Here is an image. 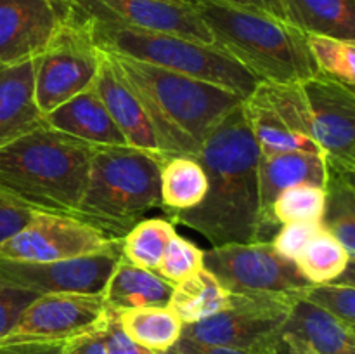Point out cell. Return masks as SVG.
Listing matches in <instances>:
<instances>
[{
	"mask_svg": "<svg viewBox=\"0 0 355 354\" xmlns=\"http://www.w3.org/2000/svg\"><path fill=\"white\" fill-rule=\"evenodd\" d=\"M322 229L321 222L315 221H293L284 222L277 228L276 235L270 239L274 250L288 260L297 259L298 253L305 248L309 242Z\"/></svg>",
	"mask_w": 355,
	"mask_h": 354,
	"instance_id": "34",
	"label": "cell"
},
{
	"mask_svg": "<svg viewBox=\"0 0 355 354\" xmlns=\"http://www.w3.org/2000/svg\"><path fill=\"white\" fill-rule=\"evenodd\" d=\"M37 297L38 295L33 292L0 285V339H3L12 330L21 312Z\"/></svg>",
	"mask_w": 355,
	"mask_h": 354,
	"instance_id": "36",
	"label": "cell"
},
{
	"mask_svg": "<svg viewBox=\"0 0 355 354\" xmlns=\"http://www.w3.org/2000/svg\"><path fill=\"white\" fill-rule=\"evenodd\" d=\"M120 255V252H104L52 262L0 259V285L37 295L101 294Z\"/></svg>",
	"mask_w": 355,
	"mask_h": 354,
	"instance_id": "14",
	"label": "cell"
},
{
	"mask_svg": "<svg viewBox=\"0 0 355 354\" xmlns=\"http://www.w3.org/2000/svg\"><path fill=\"white\" fill-rule=\"evenodd\" d=\"M173 347L182 354H262V353H250V351H243V349H234V347L210 346V344L194 342V340L186 339V337H180Z\"/></svg>",
	"mask_w": 355,
	"mask_h": 354,
	"instance_id": "41",
	"label": "cell"
},
{
	"mask_svg": "<svg viewBox=\"0 0 355 354\" xmlns=\"http://www.w3.org/2000/svg\"><path fill=\"white\" fill-rule=\"evenodd\" d=\"M110 307L103 294L38 295L0 344L68 342L106 326Z\"/></svg>",
	"mask_w": 355,
	"mask_h": 354,
	"instance_id": "11",
	"label": "cell"
},
{
	"mask_svg": "<svg viewBox=\"0 0 355 354\" xmlns=\"http://www.w3.org/2000/svg\"><path fill=\"white\" fill-rule=\"evenodd\" d=\"M111 56L141 101L165 158H198L208 134L243 103L238 94L215 83L123 56Z\"/></svg>",
	"mask_w": 355,
	"mask_h": 354,
	"instance_id": "2",
	"label": "cell"
},
{
	"mask_svg": "<svg viewBox=\"0 0 355 354\" xmlns=\"http://www.w3.org/2000/svg\"><path fill=\"white\" fill-rule=\"evenodd\" d=\"M116 318L132 340L155 353L172 349L182 335V321L168 305L123 309Z\"/></svg>",
	"mask_w": 355,
	"mask_h": 354,
	"instance_id": "26",
	"label": "cell"
},
{
	"mask_svg": "<svg viewBox=\"0 0 355 354\" xmlns=\"http://www.w3.org/2000/svg\"><path fill=\"white\" fill-rule=\"evenodd\" d=\"M35 97V58L0 68V148L42 127Z\"/></svg>",
	"mask_w": 355,
	"mask_h": 354,
	"instance_id": "18",
	"label": "cell"
},
{
	"mask_svg": "<svg viewBox=\"0 0 355 354\" xmlns=\"http://www.w3.org/2000/svg\"><path fill=\"white\" fill-rule=\"evenodd\" d=\"M324 187L300 184L283 191L272 205V217L277 226L293 221L321 222L324 214Z\"/></svg>",
	"mask_w": 355,
	"mask_h": 354,
	"instance_id": "31",
	"label": "cell"
},
{
	"mask_svg": "<svg viewBox=\"0 0 355 354\" xmlns=\"http://www.w3.org/2000/svg\"><path fill=\"white\" fill-rule=\"evenodd\" d=\"M203 267L231 294L302 292L311 285L293 260L281 257L270 242L211 246L205 252Z\"/></svg>",
	"mask_w": 355,
	"mask_h": 354,
	"instance_id": "10",
	"label": "cell"
},
{
	"mask_svg": "<svg viewBox=\"0 0 355 354\" xmlns=\"http://www.w3.org/2000/svg\"><path fill=\"white\" fill-rule=\"evenodd\" d=\"M312 121V139L326 165L355 174V92L318 71L300 83Z\"/></svg>",
	"mask_w": 355,
	"mask_h": 354,
	"instance_id": "12",
	"label": "cell"
},
{
	"mask_svg": "<svg viewBox=\"0 0 355 354\" xmlns=\"http://www.w3.org/2000/svg\"><path fill=\"white\" fill-rule=\"evenodd\" d=\"M177 235L175 226L166 219H141L121 238L120 253L123 259L142 269L156 271L170 239Z\"/></svg>",
	"mask_w": 355,
	"mask_h": 354,
	"instance_id": "28",
	"label": "cell"
},
{
	"mask_svg": "<svg viewBox=\"0 0 355 354\" xmlns=\"http://www.w3.org/2000/svg\"><path fill=\"white\" fill-rule=\"evenodd\" d=\"M99 62L101 49L94 44L78 9L75 19L35 58V97L42 115L92 87Z\"/></svg>",
	"mask_w": 355,
	"mask_h": 354,
	"instance_id": "8",
	"label": "cell"
},
{
	"mask_svg": "<svg viewBox=\"0 0 355 354\" xmlns=\"http://www.w3.org/2000/svg\"><path fill=\"white\" fill-rule=\"evenodd\" d=\"M173 285L155 271L134 266L120 255L103 288V297L113 311L168 305Z\"/></svg>",
	"mask_w": 355,
	"mask_h": 354,
	"instance_id": "21",
	"label": "cell"
},
{
	"mask_svg": "<svg viewBox=\"0 0 355 354\" xmlns=\"http://www.w3.org/2000/svg\"><path fill=\"white\" fill-rule=\"evenodd\" d=\"M227 305L229 292L205 267L187 280L173 285L168 301V307L179 316L182 325L203 321L224 311Z\"/></svg>",
	"mask_w": 355,
	"mask_h": 354,
	"instance_id": "25",
	"label": "cell"
},
{
	"mask_svg": "<svg viewBox=\"0 0 355 354\" xmlns=\"http://www.w3.org/2000/svg\"><path fill=\"white\" fill-rule=\"evenodd\" d=\"M83 17L94 44L110 54L123 56L215 83L238 94L243 99H246L260 83L245 66L217 45L200 44L175 35L139 30L116 21L90 17L87 14H83Z\"/></svg>",
	"mask_w": 355,
	"mask_h": 354,
	"instance_id": "6",
	"label": "cell"
},
{
	"mask_svg": "<svg viewBox=\"0 0 355 354\" xmlns=\"http://www.w3.org/2000/svg\"><path fill=\"white\" fill-rule=\"evenodd\" d=\"M217 2L229 3V6L243 7V9L257 10V12L269 14V16L276 17V19L286 21V10H284L283 0H217Z\"/></svg>",
	"mask_w": 355,
	"mask_h": 354,
	"instance_id": "39",
	"label": "cell"
},
{
	"mask_svg": "<svg viewBox=\"0 0 355 354\" xmlns=\"http://www.w3.org/2000/svg\"><path fill=\"white\" fill-rule=\"evenodd\" d=\"M307 35V44L312 52L318 71L345 83L355 85V40L328 37V35Z\"/></svg>",
	"mask_w": 355,
	"mask_h": 354,
	"instance_id": "30",
	"label": "cell"
},
{
	"mask_svg": "<svg viewBox=\"0 0 355 354\" xmlns=\"http://www.w3.org/2000/svg\"><path fill=\"white\" fill-rule=\"evenodd\" d=\"M101 339H103L107 354H158L132 340L120 326L116 311H113V309H110V318H107L106 326L101 330Z\"/></svg>",
	"mask_w": 355,
	"mask_h": 354,
	"instance_id": "37",
	"label": "cell"
},
{
	"mask_svg": "<svg viewBox=\"0 0 355 354\" xmlns=\"http://www.w3.org/2000/svg\"><path fill=\"white\" fill-rule=\"evenodd\" d=\"M259 156L241 103L208 134L198 155L207 172V196L198 207L170 215L172 222L201 233L211 246L267 242L260 221Z\"/></svg>",
	"mask_w": 355,
	"mask_h": 354,
	"instance_id": "1",
	"label": "cell"
},
{
	"mask_svg": "<svg viewBox=\"0 0 355 354\" xmlns=\"http://www.w3.org/2000/svg\"><path fill=\"white\" fill-rule=\"evenodd\" d=\"M62 354H107L99 332L89 333V335L76 337L66 342Z\"/></svg>",
	"mask_w": 355,
	"mask_h": 354,
	"instance_id": "40",
	"label": "cell"
},
{
	"mask_svg": "<svg viewBox=\"0 0 355 354\" xmlns=\"http://www.w3.org/2000/svg\"><path fill=\"white\" fill-rule=\"evenodd\" d=\"M300 292H245L231 294L224 311L182 326L194 342L225 346L262 354H283V328Z\"/></svg>",
	"mask_w": 355,
	"mask_h": 354,
	"instance_id": "7",
	"label": "cell"
},
{
	"mask_svg": "<svg viewBox=\"0 0 355 354\" xmlns=\"http://www.w3.org/2000/svg\"><path fill=\"white\" fill-rule=\"evenodd\" d=\"M159 163L130 146L94 148L85 193L73 217L123 238L146 212L162 207Z\"/></svg>",
	"mask_w": 355,
	"mask_h": 354,
	"instance_id": "5",
	"label": "cell"
},
{
	"mask_svg": "<svg viewBox=\"0 0 355 354\" xmlns=\"http://www.w3.org/2000/svg\"><path fill=\"white\" fill-rule=\"evenodd\" d=\"M207 191V172L198 158L166 156L159 163V196L162 208L168 215L198 207Z\"/></svg>",
	"mask_w": 355,
	"mask_h": 354,
	"instance_id": "24",
	"label": "cell"
},
{
	"mask_svg": "<svg viewBox=\"0 0 355 354\" xmlns=\"http://www.w3.org/2000/svg\"><path fill=\"white\" fill-rule=\"evenodd\" d=\"M96 146L42 125L0 148V186L37 212L75 214Z\"/></svg>",
	"mask_w": 355,
	"mask_h": 354,
	"instance_id": "3",
	"label": "cell"
},
{
	"mask_svg": "<svg viewBox=\"0 0 355 354\" xmlns=\"http://www.w3.org/2000/svg\"><path fill=\"white\" fill-rule=\"evenodd\" d=\"M293 262L309 283L319 285L335 281L345 271L349 262H354V259H350L347 250L335 236L329 235L326 229H321Z\"/></svg>",
	"mask_w": 355,
	"mask_h": 354,
	"instance_id": "29",
	"label": "cell"
},
{
	"mask_svg": "<svg viewBox=\"0 0 355 354\" xmlns=\"http://www.w3.org/2000/svg\"><path fill=\"white\" fill-rule=\"evenodd\" d=\"M243 111L248 120L253 139L260 149V155L302 151L324 156L312 139L293 132L277 117L259 89L243 99Z\"/></svg>",
	"mask_w": 355,
	"mask_h": 354,
	"instance_id": "22",
	"label": "cell"
},
{
	"mask_svg": "<svg viewBox=\"0 0 355 354\" xmlns=\"http://www.w3.org/2000/svg\"><path fill=\"white\" fill-rule=\"evenodd\" d=\"M300 297L311 304L318 305L322 311L329 312L345 325L355 326V287L354 285L329 283L309 285L300 292Z\"/></svg>",
	"mask_w": 355,
	"mask_h": 354,
	"instance_id": "33",
	"label": "cell"
},
{
	"mask_svg": "<svg viewBox=\"0 0 355 354\" xmlns=\"http://www.w3.org/2000/svg\"><path fill=\"white\" fill-rule=\"evenodd\" d=\"M158 354H182V353H179V351L175 349V347H172V349H168V351H163V353H158Z\"/></svg>",
	"mask_w": 355,
	"mask_h": 354,
	"instance_id": "43",
	"label": "cell"
},
{
	"mask_svg": "<svg viewBox=\"0 0 355 354\" xmlns=\"http://www.w3.org/2000/svg\"><path fill=\"white\" fill-rule=\"evenodd\" d=\"M259 200L263 236L276 233L279 226L272 217V205L283 191L300 184L324 187L328 165L324 156L314 153H277L259 156Z\"/></svg>",
	"mask_w": 355,
	"mask_h": 354,
	"instance_id": "17",
	"label": "cell"
},
{
	"mask_svg": "<svg viewBox=\"0 0 355 354\" xmlns=\"http://www.w3.org/2000/svg\"><path fill=\"white\" fill-rule=\"evenodd\" d=\"M66 342L0 344V354H62Z\"/></svg>",
	"mask_w": 355,
	"mask_h": 354,
	"instance_id": "38",
	"label": "cell"
},
{
	"mask_svg": "<svg viewBox=\"0 0 355 354\" xmlns=\"http://www.w3.org/2000/svg\"><path fill=\"white\" fill-rule=\"evenodd\" d=\"M170 2H179V3H193L194 0H170Z\"/></svg>",
	"mask_w": 355,
	"mask_h": 354,
	"instance_id": "44",
	"label": "cell"
},
{
	"mask_svg": "<svg viewBox=\"0 0 355 354\" xmlns=\"http://www.w3.org/2000/svg\"><path fill=\"white\" fill-rule=\"evenodd\" d=\"M44 124L96 148L128 146L125 135L101 103L94 85L45 115Z\"/></svg>",
	"mask_w": 355,
	"mask_h": 354,
	"instance_id": "19",
	"label": "cell"
},
{
	"mask_svg": "<svg viewBox=\"0 0 355 354\" xmlns=\"http://www.w3.org/2000/svg\"><path fill=\"white\" fill-rule=\"evenodd\" d=\"M35 214L37 210L24 205L6 187L0 186V243L23 229Z\"/></svg>",
	"mask_w": 355,
	"mask_h": 354,
	"instance_id": "35",
	"label": "cell"
},
{
	"mask_svg": "<svg viewBox=\"0 0 355 354\" xmlns=\"http://www.w3.org/2000/svg\"><path fill=\"white\" fill-rule=\"evenodd\" d=\"M324 214L322 229L335 236L350 259H355V184L354 172L328 167L324 184Z\"/></svg>",
	"mask_w": 355,
	"mask_h": 354,
	"instance_id": "27",
	"label": "cell"
},
{
	"mask_svg": "<svg viewBox=\"0 0 355 354\" xmlns=\"http://www.w3.org/2000/svg\"><path fill=\"white\" fill-rule=\"evenodd\" d=\"M283 342H284V349L288 351V354H319L315 353L312 347H309L305 342L295 339V337L284 335Z\"/></svg>",
	"mask_w": 355,
	"mask_h": 354,
	"instance_id": "42",
	"label": "cell"
},
{
	"mask_svg": "<svg viewBox=\"0 0 355 354\" xmlns=\"http://www.w3.org/2000/svg\"><path fill=\"white\" fill-rule=\"evenodd\" d=\"M94 89H96L101 103L110 113L111 120L125 135L128 146L141 149V151L151 155L153 158L163 162L165 156L159 151L158 141H156L151 124L142 110L141 101L125 80L113 56L104 51H101V62L96 80H94Z\"/></svg>",
	"mask_w": 355,
	"mask_h": 354,
	"instance_id": "16",
	"label": "cell"
},
{
	"mask_svg": "<svg viewBox=\"0 0 355 354\" xmlns=\"http://www.w3.org/2000/svg\"><path fill=\"white\" fill-rule=\"evenodd\" d=\"M319 354H355V330L298 294L283 328Z\"/></svg>",
	"mask_w": 355,
	"mask_h": 354,
	"instance_id": "20",
	"label": "cell"
},
{
	"mask_svg": "<svg viewBox=\"0 0 355 354\" xmlns=\"http://www.w3.org/2000/svg\"><path fill=\"white\" fill-rule=\"evenodd\" d=\"M76 14L75 0H0V68L37 58Z\"/></svg>",
	"mask_w": 355,
	"mask_h": 354,
	"instance_id": "13",
	"label": "cell"
},
{
	"mask_svg": "<svg viewBox=\"0 0 355 354\" xmlns=\"http://www.w3.org/2000/svg\"><path fill=\"white\" fill-rule=\"evenodd\" d=\"M75 3L90 17L215 45L210 30L191 3L170 0H75Z\"/></svg>",
	"mask_w": 355,
	"mask_h": 354,
	"instance_id": "15",
	"label": "cell"
},
{
	"mask_svg": "<svg viewBox=\"0 0 355 354\" xmlns=\"http://www.w3.org/2000/svg\"><path fill=\"white\" fill-rule=\"evenodd\" d=\"M203 257L205 250H201L196 243L175 235L170 239L155 273L168 283H180L203 269Z\"/></svg>",
	"mask_w": 355,
	"mask_h": 354,
	"instance_id": "32",
	"label": "cell"
},
{
	"mask_svg": "<svg viewBox=\"0 0 355 354\" xmlns=\"http://www.w3.org/2000/svg\"><path fill=\"white\" fill-rule=\"evenodd\" d=\"M288 23L304 33L355 40V0H283Z\"/></svg>",
	"mask_w": 355,
	"mask_h": 354,
	"instance_id": "23",
	"label": "cell"
},
{
	"mask_svg": "<svg viewBox=\"0 0 355 354\" xmlns=\"http://www.w3.org/2000/svg\"><path fill=\"white\" fill-rule=\"evenodd\" d=\"M121 238L64 214L37 212L23 229L0 243V259L52 262L104 252H120Z\"/></svg>",
	"mask_w": 355,
	"mask_h": 354,
	"instance_id": "9",
	"label": "cell"
},
{
	"mask_svg": "<svg viewBox=\"0 0 355 354\" xmlns=\"http://www.w3.org/2000/svg\"><path fill=\"white\" fill-rule=\"evenodd\" d=\"M214 44L245 66L259 82L302 83L318 73L307 35L269 14L217 0H194Z\"/></svg>",
	"mask_w": 355,
	"mask_h": 354,
	"instance_id": "4",
	"label": "cell"
}]
</instances>
